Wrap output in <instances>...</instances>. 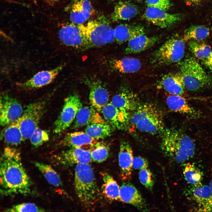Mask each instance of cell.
Listing matches in <instances>:
<instances>
[{"label":"cell","instance_id":"obj_1","mask_svg":"<svg viewBox=\"0 0 212 212\" xmlns=\"http://www.w3.org/2000/svg\"><path fill=\"white\" fill-rule=\"evenodd\" d=\"M0 192L4 196H26L32 192V182L21 162L20 153L5 148L0 158Z\"/></svg>","mask_w":212,"mask_h":212},{"label":"cell","instance_id":"obj_2","mask_svg":"<svg viewBox=\"0 0 212 212\" xmlns=\"http://www.w3.org/2000/svg\"><path fill=\"white\" fill-rule=\"evenodd\" d=\"M162 133L160 148L165 157L179 163L193 157L195 145L190 137L172 129H164Z\"/></svg>","mask_w":212,"mask_h":212},{"label":"cell","instance_id":"obj_3","mask_svg":"<svg viewBox=\"0 0 212 212\" xmlns=\"http://www.w3.org/2000/svg\"><path fill=\"white\" fill-rule=\"evenodd\" d=\"M74 182L76 194L81 202L87 206L97 201L100 191L94 172L89 164L76 165Z\"/></svg>","mask_w":212,"mask_h":212},{"label":"cell","instance_id":"obj_4","mask_svg":"<svg viewBox=\"0 0 212 212\" xmlns=\"http://www.w3.org/2000/svg\"><path fill=\"white\" fill-rule=\"evenodd\" d=\"M136 129L151 134L162 133L164 130L162 115L155 106L150 104L140 105L130 118Z\"/></svg>","mask_w":212,"mask_h":212},{"label":"cell","instance_id":"obj_5","mask_svg":"<svg viewBox=\"0 0 212 212\" xmlns=\"http://www.w3.org/2000/svg\"><path fill=\"white\" fill-rule=\"evenodd\" d=\"M180 69L185 88L188 90H198L211 82L210 77L193 57L185 59L181 64Z\"/></svg>","mask_w":212,"mask_h":212},{"label":"cell","instance_id":"obj_6","mask_svg":"<svg viewBox=\"0 0 212 212\" xmlns=\"http://www.w3.org/2000/svg\"><path fill=\"white\" fill-rule=\"evenodd\" d=\"M83 26L87 40L85 49L103 46L115 40L114 29L105 19L90 21Z\"/></svg>","mask_w":212,"mask_h":212},{"label":"cell","instance_id":"obj_7","mask_svg":"<svg viewBox=\"0 0 212 212\" xmlns=\"http://www.w3.org/2000/svg\"><path fill=\"white\" fill-rule=\"evenodd\" d=\"M183 40L178 37L168 39L153 54L152 64L157 65H170L180 61L184 55Z\"/></svg>","mask_w":212,"mask_h":212},{"label":"cell","instance_id":"obj_8","mask_svg":"<svg viewBox=\"0 0 212 212\" xmlns=\"http://www.w3.org/2000/svg\"><path fill=\"white\" fill-rule=\"evenodd\" d=\"M44 101L30 104L19 118V126L24 140L29 139L38 125L45 111Z\"/></svg>","mask_w":212,"mask_h":212},{"label":"cell","instance_id":"obj_9","mask_svg":"<svg viewBox=\"0 0 212 212\" xmlns=\"http://www.w3.org/2000/svg\"><path fill=\"white\" fill-rule=\"evenodd\" d=\"M82 106L77 94L73 93L67 97L64 100L62 111L54 123V133H61L69 127Z\"/></svg>","mask_w":212,"mask_h":212},{"label":"cell","instance_id":"obj_10","mask_svg":"<svg viewBox=\"0 0 212 212\" xmlns=\"http://www.w3.org/2000/svg\"><path fill=\"white\" fill-rule=\"evenodd\" d=\"M23 111L20 103L15 98L7 93L1 95L0 104V123L5 126L18 120Z\"/></svg>","mask_w":212,"mask_h":212},{"label":"cell","instance_id":"obj_11","mask_svg":"<svg viewBox=\"0 0 212 212\" xmlns=\"http://www.w3.org/2000/svg\"><path fill=\"white\" fill-rule=\"evenodd\" d=\"M58 36L61 42L66 45L85 49L87 40L83 24H66L59 30Z\"/></svg>","mask_w":212,"mask_h":212},{"label":"cell","instance_id":"obj_12","mask_svg":"<svg viewBox=\"0 0 212 212\" xmlns=\"http://www.w3.org/2000/svg\"><path fill=\"white\" fill-rule=\"evenodd\" d=\"M144 28L135 26L134 34L128 41L125 53L129 54L140 53L155 45L159 40L158 36L148 37L145 34Z\"/></svg>","mask_w":212,"mask_h":212},{"label":"cell","instance_id":"obj_13","mask_svg":"<svg viewBox=\"0 0 212 212\" xmlns=\"http://www.w3.org/2000/svg\"><path fill=\"white\" fill-rule=\"evenodd\" d=\"M55 158L58 163L66 166L89 164L92 161L90 150L79 148H70Z\"/></svg>","mask_w":212,"mask_h":212},{"label":"cell","instance_id":"obj_14","mask_svg":"<svg viewBox=\"0 0 212 212\" xmlns=\"http://www.w3.org/2000/svg\"><path fill=\"white\" fill-rule=\"evenodd\" d=\"M63 65H61L50 70L39 71L28 80L17 84L22 89L32 90L43 87L52 82L62 69Z\"/></svg>","mask_w":212,"mask_h":212},{"label":"cell","instance_id":"obj_15","mask_svg":"<svg viewBox=\"0 0 212 212\" xmlns=\"http://www.w3.org/2000/svg\"><path fill=\"white\" fill-rule=\"evenodd\" d=\"M148 21L161 28L170 27L180 21L182 16L179 14H170L164 10L148 7L144 15Z\"/></svg>","mask_w":212,"mask_h":212},{"label":"cell","instance_id":"obj_16","mask_svg":"<svg viewBox=\"0 0 212 212\" xmlns=\"http://www.w3.org/2000/svg\"><path fill=\"white\" fill-rule=\"evenodd\" d=\"M119 200L133 206L140 211H149L150 209L140 193L128 181L123 182L120 187Z\"/></svg>","mask_w":212,"mask_h":212},{"label":"cell","instance_id":"obj_17","mask_svg":"<svg viewBox=\"0 0 212 212\" xmlns=\"http://www.w3.org/2000/svg\"><path fill=\"white\" fill-rule=\"evenodd\" d=\"M111 102L119 109L128 112L134 111L140 105L137 95L123 86L113 96Z\"/></svg>","mask_w":212,"mask_h":212},{"label":"cell","instance_id":"obj_18","mask_svg":"<svg viewBox=\"0 0 212 212\" xmlns=\"http://www.w3.org/2000/svg\"><path fill=\"white\" fill-rule=\"evenodd\" d=\"M86 82L90 88L89 99L91 106L101 112L108 103L109 96L107 90L98 80H88Z\"/></svg>","mask_w":212,"mask_h":212},{"label":"cell","instance_id":"obj_19","mask_svg":"<svg viewBox=\"0 0 212 212\" xmlns=\"http://www.w3.org/2000/svg\"><path fill=\"white\" fill-rule=\"evenodd\" d=\"M101 112L106 122L114 128L124 129L130 120L129 112L119 109L111 102L104 107Z\"/></svg>","mask_w":212,"mask_h":212},{"label":"cell","instance_id":"obj_20","mask_svg":"<svg viewBox=\"0 0 212 212\" xmlns=\"http://www.w3.org/2000/svg\"><path fill=\"white\" fill-rule=\"evenodd\" d=\"M106 122L99 112L91 106H82L77 114L72 127L77 129L91 124Z\"/></svg>","mask_w":212,"mask_h":212},{"label":"cell","instance_id":"obj_21","mask_svg":"<svg viewBox=\"0 0 212 212\" xmlns=\"http://www.w3.org/2000/svg\"><path fill=\"white\" fill-rule=\"evenodd\" d=\"M133 159L132 148L127 142H122L120 145L118 155V163L122 179H130L132 171Z\"/></svg>","mask_w":212,"mask_h":212},{"label":"cell","instance_id":"obj_22","mask_svg":"<svg viewBox=\"0 0 212 212\" xmlns=\"http://www.w3.org/2000/svg\"><path fill=\"white\" fill-rule=\"evenodd\" d=\"M94 9L88 0H79L72 6L69 17L72 23L82 24L93 14Z\"/></svg>","mask_w":212,"mask_h":212},{"label":"cell","instance_id":"obj_23","mask_svg":"<svg viewBox=\"0 0 212 212\" xmlns=\"http://www.w3.org/2000/svg\"><path fill=\"white\" fill-rule=\"evenodd\" d=\"M97 140L85 132L77 131L67 134L64 138L62 143L70 148H90V150L97 142Z\"/></svg>","mask_w":212,"mask_h":212},{"label":"cell","instance_id":"obj_24","mask_svg":"<svg viewBox=\"0 0 212 212\" xmlns=\"http://www.w3.org/2000/svg\"><path fill=\"white\" fill-rule=\"evenodd\" d=\"M166 102L172 111L193 116L197 114L196 110L182 95L170 94L166 98Z\"/></svg>","mask_w":212,"mask_h":212},{"label":"cell","instance_id":"obj_25","mask_svg":"<svg viewBox=\"0 0 212 212\" xmlns=\"http://www.w3.org/2000/svg\"><path fill=\"white\" fill-rule=\"evenodd\" d=\"M160 85L170 95H182L185 89L180 74L170 73L162 78Z\"/></svg>","mask_w":212,"mask_h":212},{"label":"cell","instance_id":"obj_26","mask_svg":"<svg viewBox=\"0 0 212 212\" xmlns=\"http://www.w3.org/2000/svg\"><path fill=\"white\" fill-rule=\"evenodd\" d=\"M192 195L200 209L203 211H212L211 192L209 186L199 183L193 185Z\"/></svg>","mask_w":212,"mask_h":212},{"label":"cell","instance_id":"obj_27","mask_svg":"<svg viewBox=\"0 0 212 212\" xmlns=\"http://www.w3.org/2000/svg\"><path fill=\"white\" fill-rule=\"evenodd\" d=\"M19 122V119L5 126L1 134V137L7 144L17 145L24 141Z\"/></svg>","mask_w":212,"mask_h":212},{"label":"cell","instance_id":"obj_28","mask_svg":"<svg viewBox=\"0 0 212 212\" xmlns=\"http://www.w3.org/2000/svg\"><path fill=\"white\" fill-rule=\"evenodd\" d=\"M138 12L135 5L127 1H120L115 6L112 19L113 21L127 20L135 16Z\"/></svg>","mask_w":212,"mask_h":212},{"label":"cell","instance_id":"obj_29","mask_svg":"<svg viewBox=\"0 0 212 212\" xmlns=\"http://www.w3.org/2000/svg\"><path fill=\"white\" fill-rule=\"evenodd\" d=\"M103 183L102 193L111 201L119 200L120 187L117 182L110 174L106 172L102 173Z\"/></svg>","mask_w":212,"mask_h":212},{"label":"cell","instance_id":"obj_30","mask_svg":"<svg viewBox=\"0 0 212 212\" xmlns=\"http://www.w3.org/2000/svg\"><path fill=\"white\" fill-rule=\"evenodd\" d=\"M112 67L115 70L123 73H131L138 71L142 64L140 60L132 57H125L114 60Z\"/></svg>","mask_w":212,"mask_h":212},{"label":"cell","instance_id":"obj_31","mask_svg":"<svg viewBox=\"0 0 212 212\" xmlns=\"http://www.w3.org/2000/svg\"><path fill=\"white\" fill-rule=\"evenodd\" d=\"M114 128L107 122L96 123L87 126L85 132L90 137L97 140L110 136Z\"/></svg>","mask_w":212,"mask_h":212},{"label":"cell","instance_id":"obj_32","mask_svg":"<svg viewBox=\"0 0 212 212\" xmlns=\"http://www.w3.org/2000/svg\"><path fill=\"white\" fill-rule=\"evenodd\" d=\"M34 165L49 184L55 187L61 186L62 183L60 177L51 166L38 162H35Z\"/></svg>","mask_w":212,"mask_h":212},{"label":"cell","instance_id":"obj_33","mask_svg":"<svg viewBox=\"0 0 212 212\" xmlns=\"http://www.w3.org/2000/svg\"><path fill=\"white\" fill-rule=\"evenodd\" d=\"M209 30L206 27L201 25H195L190 26L185 31L184 39L188 40L200 41L208 37Z\"/></svg>","mask_w":212,"mask_h":212},{"label":"cell","instance_id":"obj_34","mask_svg":"<svg viewBox=\"0 0 212 212\" xmlns=\"http://www.w3.org/2000/svg\"><path fill=\"white\" fill-rule=\"evenodd\" d=\"M90 150L92 160L96 163L104 161L109 155V147L103 142H97Z\"/></svg>","mask_w":212,"mask_h":212},{"label":"cell","instance_id":"obj_35","mask_svg":"<svg viewBox=\"0 0 212 212\" xmlns=\"http://www.w3.org/2000/svg\"><path fill=\"white\" fill-rule=\"evenodd\" d=\"M188 46L192 52L200 59L204 60L212 53L211 48L209 46L197 41L191 40Z\"/></svg>","mask_w":212,"mask_h":212},{"label":"cell","instance_id":"obj_36","mask_svg":"<svg viewBox=\"0 0 212 212\" xmlns=\"http://www.w3.org/2000/svg\"><path fill=\"white\" fill-rule=\"evenodd\" d=\"M135 29V26L126 24L117 26L114 29L115 40L120 44L128 41L132 37Z\"/></svg>","mask_w":212,"mask_h":212},{"label":"cell","instance_id":"obj_37","mask_svg":"<svg viewBox=\"0 0 212 212\" xmlns=\"http://www.w3.org/2000/svg\"><path fill=\"white\" fill-rule=\"evenodd\" d=\"M183 173L186 181L193 185L200 183L202 178V173L199 169L190 163L186 165Z\"/></svg>","mask_w":212,"mask_h":212},{"label":"cell","instance_id":"obj_38","mask_svg":"<svg viewBox=\"0 0 212 212\" xmlns=\"http://www.w3.org/2000/svg\"><path fill=\"white\" fill-rule=\"evenodd\" d=\"M29 139L31 144L34 147H37L48 141L49 134L47 131L38 127Z\"/></svg>","mask_w":212,"mask_h":212},{"label":"cell","instance_id":"obj_39","mask_svg":"<svg viewBox=\"0 0 212 212\" xmlns=\"http://www.w3.org/2000/svg\"><path fill=\"white\" fill-rule=\"evenodd\" d=\"M140 182L145 187L152 190L154 184V179L151 171L147 168L140 170L139 173Z\"/></svg>","mask_w":212,"mask_h":212},{"label":"cell","instance_id":"obj_40","mask_svg":"<svg viewBox=\"0 0 212 212\" xmlns=\"http://www.w3.org/2000/svg\"><path fill=\"white\" fill-rule=\"evenodd\" d=\"M6 212H43L45 210L31 203H23L17 204L6 209Z\"/></svg>","mask_w":212,"mask_h":212},{"label":"cell","instance_id":"obj_41","mask_svg":"<svg viewBox=\"0 0 212 212\" xmlns=\"http://www.w3.org/2000/svg\"><path fill=\"white\" fill-rule=\"evenodd\" d=\"M148 7L158 8L166 11L170 6V0H145Z\"/></svg>","mask_w":212,"mask_h":212},{"label":"cell","instance_id":"obj_42","mask_svg":"<svg viewBox=\"0 0 212 212\" xmlns=\"http://www.w3.org/2000/svg\"><path fill=\"white\" fill-rule=\"evenodd\" d=\"M148 162L145 158L141 156H136L133 158L132 168L137 170H141L148 168Z\"/></svg>","mask_w":212,"mask_h":212},{"label":"cell","instance_id":"obj_43","mask_svg":"<svg viewBox=\"0 0 212 212\" xmlns=\"http://www.w3.org/2000/svg\"><path fill=\"white\" fill-rule=\"evenodd\" d=\"M203 61L206 66L212 70V53L209 57Z\"/></svg>","mask_w":212,"mask_h":212},{"label":"cell","instance_id":"obj_44","mask_svg":"<svg viewBox=\"0 0 212 212\" xmlns=\"http://www.w3.org/2000/svg\"><path fill=\"white\" fill-rule=\"evenodd\" d=\"M202 0H186L191 4H197L200 3Z\"/></svg>","mask_w":212,"mask_h":212},{"label":"cell","instance_id":"obj_45","mask_svg":"<svg viewBox=\"0 0 212 212\" xmlns=\"http://www.w3.org/2000/svg\"><path fill=\"white\" fill-rule=\"evenodd\" d=\"M209 186L211 192V199L212 204V179L210 181Z\"/></svg>","mask_w":212,"mask_h":212},{"label":"cell","instance_id":"obj_46","mask_svg":"<svg viewBox=\"0 0 212 212\" xmlns=\"http://www.w3.org/2000/svg\"><path fill=\"white\" fill-rule=\"evenodd\" d=\"M137 0V1H141V0Z\"/></svg>","mask_w":212,"mask_h":212},{"label":"cell","instance_id":"obj_47","mask_svg":"<svg viewBox=\"0 0 212 212\" xmlns=\"http://www.w3.org/2000/svg\"><path fill=\"white\" fill-rule=\"evenodd\" d=\"M211 109H212V106H211Z\"/></svg>","mask_w":212,"mask_h":212}]
</instances>
